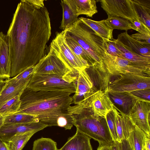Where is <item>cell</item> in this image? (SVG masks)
Masks as SVG:
<instances>
[{
	"label": "cell",
	"mask_w": 150,
	"mask_h": 150,
	"mask_svg": "<svg viewBox=\"0 0 150 150\" xmlns=\"http://www.w3.org/2000/svg\"><path fill=\"white\" fill-rule=\"evenodd\" d=\"M130 35L142 44L150 45V35L138 33Z\"/></svg>",
	"instance_id": "74e56055"
},
{
	"label": "cell",
	"mask_w": 150,
	"mask_h": 150,
	"mask_svg": "<svg viewBox=\"0 0 150 150\" xmlns=\"http://www.w3.org/2000/svg\"><path fill=\"white\" fill-rule=\"evenodd\" d=\"M112 110L114 115L119 142H120L123 139H128L135 126L128 115L119 109L114 105Z\"/></svg>",
	"instance_id": "9a60e30c"
},
{
	"label": "cell",
	"mask_w": 150,
	"mask_h": 150,
	"mask_svg": "<svg viewBox=\"0 0 150 150\" xmlns=\"http://www.w3.org/2000/svg\"><path fill=\"white\" fill-rule=\"evenodd\" d=\"M79 20L90 27L100 37L105 40H112L113 30L110 29L106 24L105 20L95 21L81 17Z\"/></svg>",
	"instance_id": "7402d4cb"
},
{
	"label": "cell",
	"mask_w": 150,
	"mask_h": 150,
	"mask_svg": "<svg viewBox=\"0 0 150 150\" xmlns=\"http://www.w3.org/2000/svg\"><path fill=\"white\" fill-rule=\"evenodd\" d=\"M105 119L113 141H117L119 142L112 110L107 114Z\"/></svg>",
	"instance_id": "836d02e7"
},
{
	"label": "cell",
	"mask_w": 150,
	"mask_h": 150,
	"mask_svg": "<svg viewBox=\"0 0 150 150\" xmlns=\"http://www.w3.org/2000/svg\"><path fill=\"white\" fill-rule=\"evenodd\" d=\"M10 71L8 43L7 36L4 34L0 50V79L10 78Z\"/></svg>",
	"instance_id": "ffe728a7"
},
{
	"label": "cell",
	"mask_w": 150,
	"mask_h": 150,
	"mask_svg": "<svg viewBox=\"0 0 150 150\" xmlns=\"http://www.w3.org/2000/svg\"></svg>",
	"instance_id": "681fc988"
},
{
	"label": "cell",
	"mask_w": 150,
	"mask_h": 150,
	"mask_svg": "<svg viewBox=\"0 0 150 150\" xmlns=\"http://www.w3.org/2000/svg\"><path fill=\"white\" fill-rule=\"evenodd\" d=\"M97 150H110L109 146H99Z\"/></svg>",
	"instance_id": "bcb514c9"
},
{
	"label": "cell",
	"mask_w": 150,
	"mask_h": 150,
	"mask_svg": "<svg viewBox=\"0 0 150 150\" xmlns=\"http://www.w3.org/2000/svg\"><path fill=\"white\" fill-rule=\"evenodd\" d=\"M4 118V117L0 115V128L3 124Z\"/></svg>",
	"instance_id": "c3c4849f"
},
{
	"label": "cell",
	"mask_w": 150,
	"mask_h": 150,
	"mask_svg": "<svg viewBox=\"0 0 150 150\" xmlns=\"http://www.w3.org/2000/svg\"><path fill=\"white\" fill-rule=\"evenodd\" d=\"M105 21L107 25L111 29H117L125 30V31L131 29L134 30V28L129 21L121 17L109 16Z\"/></svg>",
	"instance_id": "83f0119b"
},
{
	"label": "cell",
	"mask_w": 150,
	"mask_h": 150,
	"mask_svg": "<svg viewBox=\"0 0 150 150\" xmlns=\"http://www.w3.org/2000/svg\"><path fill=\"white\" fill-rule=\"evenodd\" d=\"M131 22L134 27V30L140 33L150 35V28L138 19H137Z\"/></svg>",
	"instance_id": "8d00e7d4"
},
{
	"label": "cell",
	"mask_w": 150,
	"mask_h": 150,
	"mask_svg": "<svg viewBox=\"0 0 150 150\" xmlns=\"http://www.w3.org/2000/svg\"><path fill=\"white\" fill-rule=\"evenodd\" d=\"M35 66L29 67L16 76L5 79L7 86L28 83L33 74Z\"/></svg>",
	"instance_id": "f1b7e54d"
},
{
	"label": "cell",
	"mask_w": 150,
	"mask_h": 150,
	"mask_svg": "<svg viewBox=\"0 0 150 150\" xmlns=\"http://www.w3.org/2000/svg\"><path fill=\"white\" fill-rule=\"evenodd\" d=\"M51 30L49 13L45 7H37L26 0L21 1L6 35L11 77L35 66L45 56Z\"/></svg>",
	"instance_id": "6da1fadb"
},
{
	"label": "cell",
	"mask_w": 150,
	"mask_h": 150,
	"mask_svg": "<svg viewBox=\"0 0 150 150\" xmlns=\"http://www.w3.org/2000/svg\"><path fill=\"white\" fill-rule=\"evenodd\" d=\"M71 94L63 91H35L26 88L20 95V106L16 113L34 116L48 127L70 129L73 125L69 111L72 104Z\"/></svg>",
	"instance_id": "7a4b0ae2"
},
{
	"label": "cell",
	"mask_w": 150,
	"mask_h": 150,
	"mask_svg": "<svg viewBox=\"0 0 150 150\" xmlns=\"http://www.w3.org/2000/svg\"><path fill=\"white\" fill-rule=\"evenodd\" d=\"M109 147L110 150H120V142L117 141H113Z\"/></svg>",
	"instance_id": "60d3db41"
},
{
	"label": "cell",
	"mask_w": 150,
	"mask_h": 150,
	"mask_svg": "<svg viewBox=\"0 0 150 150\" xmlns=\"http://www.w3.org/2000/svg\"><path fill=\"white\" fill-rule=\"evenodd\" d=\"M61 5L63 10L62 18L59 27L65 30L70 27L78 19V17L66 0L61 1Z\"/></svg>",
	"instance_id": "cb8c5ba5"
},
{
	"label": "cell",
	"mask_w": 150,
	"mask_h": 150,
	"mask_svg": "<svg viewBox=\"0 0 150 150\" xmlns=\"http://www.w3.org/2000/svg\"><path fill=\"white\" fill-rule=\"evenodd\" d=\"M114 103L105 90H97L92 96L89 106L94 115L105 118L107 114L112 110Z\"/></svg>",
	"instance_id": "5bb4252c"
},
{
	"label": "cell",
	"mask_w": 150,
	"mask_h": 150,
	"mask_svg": "<svg viewBox=\"0 0 150 150\" xmlns=\"http://www.w3.org/2000/svg\"><path fill=\"white\" fill-rule=\"evenodd\" d=\"M116 43L117 47L121 52L120 58L132 63L140 69L150 72V57L142 56L131 52L116 39Z\"/></svg>",
	"instance_id": "ac0fdd59"
},
{
	"label": "cell",
	"mask_w": 150,
	"mask_h": 150,
	"mask_svg": "<svg viewBox=\"0 0 150 150\" xmlns=\"http://www.w3.org/2000/svg\"><path fill=\"white\" fill-rule=\"evenodd\" d=\"M104 40L105 52L112 56L121 58L122 56L121 52L116 46V39Z\"/></svg>",
	"instance_id": "e575fe53"
},
{
	"label": "cell",
	"mask_w": 150,
	"mask_h": 150,
	"mask_svg": "<svg viewBox=\"0 0 150 150\" xmlns=\"http://www.w3.org/2000/svg\"><path fill=\"white\" fill-rule=\"evenodd\" d=\"M40 121L16 124H3L0 128V138L6 142L16 134L35 131L36 132L47 127Z\"/></svg>",
	"instance_id": "4fadbf2b"
},
{
	"label": "cell",
	"mask_w": 150,
	"mask_h": 150,
	"mask_svg": "<svg viewBox=\"0 0 150 150\" xmlns=\"http://www.w3.org/2000/svg\"><path fill=\"white\" fill-rule=\"evenodd\" d=\"M6 83L5 80L0 79V93L4 88Z\"/></svg>",
	"instance_id": "f6af8a7d"
},
{
	"label": "cell",
	"mask_w": 150,
	"mask_h": 150,
	"mask_svg": "<svg viewBox=\"0 0 150 150\" xmlns=\"http://www.w3.org/2000/svg\"><path fill=\"white\" fill-rule=\"evenodd\" d=\"M91 139L76 130L75 134L70 137L58 150H93L90 143Z\"/></svg>",
	"instance_id": "d6986e66"
},
{
	"label": "cell",
	"mask_w": 150,
	"mask_h": 150,
	"mask_svg": "<svg viewBox=\"0 0 150 150\" xmlns=\"http://www.w3.org/2000/svg\"><path fill=\"white\" fill-rule=\"evenodd\" d=\"M150 102L137 100L127 114L133 123L150 135Z\"/></svg>",
	"instance_id": "7c38bea8"
},
{
	"label": "cell",
	"mask_w": 150,
	"mask_h": 150,
	"mask_svg": "<svg viewBox=\"0 0 150 150\" xmlns=\"http://www.w3.org/2000/svg\"><path fill=\"white\" fill-rule=\"evenodd\" d=\"M150 135H146L145 142L144 150H150Z\"/></svg>",
	"instance_id": "ee69618b"
},
{
	"label": "cell",
	"mask_w": 150,
	"mask_h": 150,
	"mask_svg": "<svg viewBox=\"0 0 150 150\" xmlns=\"http://www.w3.org/2000/svg\"><path fill=\"white\" fill-rule=\"evenodd\" d=\"M33 74L59 75L70 83L74 82L78 74L71 71L63 62L50 50L35 66Z\"/></svg>",
	"instance_id": "52a82bcc"
},
{
	"label": "cell",
	"mask_w": 150,
	"mask_h": 150,
	"mask_svg": "<svg viewBox=\"0 0 150 150\" xmlns=\"http://www.w3.org/2000/svg\"><path fill=\"white\" fill-rule=\"evenodd\" d=\"M35 91H63L71 94L76 91L74 82L70 83L55 74H33L27 88Z\"/></svg>",
	"instance_id": "5b68a950"
},
{
	"label": "cell",
	"mask_w": 150,
	"mask_h": 150,
	"mask_svg": "<svg viewBox=\"0 0 150 150\" xmlns=\"http://www.w3.org/2000/svg\"><path fill=\"white\" fill-rule=\"evenodd\" d=\"M139 4L150 8V0H134Z\"/></svg>",
	"instance_id": "b9f144b4"
},
{
	"label": "cell",
	"mask_w": 150,
	"mask_h": 150,
	"mask_svg": "<svg viewBox=\"0 0 150 150\" xmlns=\"http://www.w3.org/2000/svg\"><path fill=\"white\" fill-rule=\"evenodd\" d=\"M74 82L76 89L72 97V104H90L92 96L97 90L85 69L79 72Z\"/></svg>",
	"instance_id": "8fae6325"
},
{
	"label": "cell",
	"mask_w": 150,
	"mask_h": 150,
	"mask_svg": "<svg viewBox=\"0 0 150 150\" xmlns=\"http://www.w3.org/2000/svg\"><path fill=\"white\" fill-rule=\"evenodd\" d=\"M111 82L105 90L108 93H129L133 91L150 89V76L127 73Z\"/></svg>",
	"instance_id": "ba28073f"
},
{
	"label": "cell",
	"mask_w": 150,
	"mask_h": 150,
	"mask_svg": "<svg viewBox=\"0 0 150 150\" xmlns=\"http://www.w3.org/2000/svg\"><path fill=\"white\" fill-rule=\"evenodd\" d=\"M103 9L108 16L122 18L132 22L138 19L132 0H100Z\"/></svg>",
	"instance_id": "30bf717a"
},
{
	"label": "cell",
	"mask_w": 150,
	"mask_h": 150,
	"mask_svg": "<svg viewBox=\"0 0 150 150\" xmlns=\"http://www.w3.org/2000/svg\"><path fill=\"white\" fill-rule=\"evenodd\" d=\"M116 40L131 52L142 56L150 57V45L141 44L127 31L119 34Z\"/></svg>",
	"instance_id": "2e32d148"
},
{
	"label": "cell",
	"mask_w": 150,
	"mask_h": 150,
	"mask_svg": "<svg viewBox=\"0 0 150 150\" xmlns=\"http://www.w3.org/2000/svg\"><path fill=\"white\" fill-rule=\"evenodd\" d=\"M4 34L2 32H0V50Z\"/></svg>",
	"instance_id": "7dc6e473"
},
{
	"label": "cell",
	"mask_w": 150,
	"mask_h": 150,
	"mask_svg": "<svg viewBox=\"0 0 150 150\" xmlns=\"http://www.w3.org/2000/svg\"><path fill=\"white\" fill-rule=\"evenodd\" d=\"M137 100H142L150 102V89H140L129 93Z\"/></svg>",
	"instance_id": "d590c367"
},
{
	"label": "cell",
	"mask_w": 150,
	"mask_h": 150,
	"mask_svg": "<svg viewBox=\"0 0 150 150\" xmlns=\"http://www.w3.org/2000/svg\"><path fill=\"white\" fill-rule=\"evenodd\" d=\"M73 125L81 133L98 142L99 146H110L113 141L105 118L94 115L89 105L80 103L69 109Z\"/></svg>",
	"instance_id": "3957f363"
},
{
	"label": "cell",
	"mask_w": 150,
	"mask_h": 150,
	"mask_svg": "<svg viewBox=\"0 0 150 150\" xmlns=\"http://www.w3.org/2000/svg\"><path fill=\"white\" fill-rule=\"evenodd\" d=\"M146 134L135 126L127 139L133 150H144Z\"/></svg>",
	"instance_id": "484cf974"
},
{
	"label": "cell",
	"mask_w": 150,
	"mask_h": 150,
	"mask_svg": "<svg viewBox=\"0 0 150 150\" xmlns=\"http://www.w3.org/2000/svg\"><path fill=\"white\" fill-rule=\"evenodd\" d=\"M138 19L150 28V8L141 5L132 0Z\"/></svg>",
	"instance_id": "1f68e13d"
},
{
	"label": "cell",
	"mask_w": 150,
	"mask_h": 150,
	"mask_svg": "<svg viewBox=\"0 0 150 150\" xmlns=\"http://www.w3.org/2000/svg\"><path fill=\"white\" fill-rule=\"evenodd\" d=\"M64 30L92 57L103 72L106 71L102 60L106 51L101 38L78 18Z\"/></svg>",
	"instance_id": "277c9868"
},
{
	"label": "cell",
	"mask_w": 150,
	"mask_h": 150,
	"mask_svg": "<svg viewBox=\"0 0 150 150\" xmlns=\"http://www.w3.org/2000/svg\"><path fill=\"white\" fill-rule=\"evenodd\" d=\"M21 94L9 100L0 108V115L4 117L18 111L21 105Z\"/></svg>",
	"instance_id": "4dcf8cb0"
},
{
	"label": "cell",
	"mask_w": 150,
	"mask_h": 150,
	"mask_svg": "<svg viewBox=\"0 0 150 150\" xmlns=\"http://www.w3.org/2000/svg\"><path fill=\"white\" fill-rule=\"evenodd\" d=\"M0 150H10L7 143L0 138Z\"/></svg>",
	"instance_id": "7bdbcfd3"
},
{
	"label": "cell",
	"mask_w": 150,
	"mask_h": 150,
	"mask_svg": "<svg viewBox=\"0 0 150 150\" xmlns=\"http://www.w3.org/2000/svg\"><path fill=\"white\" fill-rule=\"evenodd\" d=\"M32 150H58L56 142L49 138H41L35 140Z\"/></svg>",
	"instance_id": "d6a6232c"
},
{
	"label": "cell",
	"mask_w": 150,
	"mask_h": 150,
	"mask_svg": "<svg viewBox=\"0 0 150 150\" xmlns=\"http://www.w3.org/2000/svg\"><path fill=\"white\" fill-rule=\"evenodd\" d=\"M102 60L106 71L110 75L132 73L150 76V72L139 68L127 60L112 56L106 52Z\"/></svg>",
	"instance_id": "9c48e42d"
},
{
	"label": "cell",
	"mask_w": 150,
	"mask_h": 150,
	"mask_svg": "<svg viewBox=\"0 0 150 150\" xmlns=\"http://www.w3.org/2000/svg\"><path fill=\"white\" fill-rule=\"evenodd\" d=\"M50 50L55 53L75 74L90 67L86 62L80 59L68 45L65 40L64 30L56 33L50 43Z\"/></svg>",
	"instance_id": "8992f818"
},
{
	"label": "cell",
	"mask_w": 150,
	"mask_h": 150,
	"mask_svg": "<svg viewBox=\"0 0 150 150\" xmlns=\"http://www.w3.org/2000/svg\"><path fill=\"white\" fill-rule=\"evenodd\" d=\"M120 150H133L127 139L122 140L120 142Z\"/></svg>",
	"instance_id": "f35d334b"
},
{
	"label": "cell",
	"mask_w": 150,
	"mask_h": 150,
	"mask_svg": "<svg viewBox=\"0 0 150 150\" xmlns=\"http://www.w3.org/2000/svg\"><path fill=\"white\" fill-rule=\"evenodd\" d=\"M39 121L34 116L21 113H15L4 117L3 124L27 123Z\"/></svg>",
	"instance_id": "f546056e"
},
{
	"label": "cell",
	"mask_w": 150,
	"mask_h": 150,
	"mask_svg": "<svg viewBox=\"0 0 150 150\" xmlns=\"http://www.w3.org/2000/svg\"><path fill=\"white\" fill-rule=\"evenodd\" d=\"M28 83L14 86H7L0 93V108L6 103L16 96L20 95L27 88Z\"/></svg>",
	"instance_id": "d4e9b609"
},
{
	"label": "cell",
	"mask_w": 150,
	"mask_h": 150,
	"mask_svg": "<svg viewBox=\"0 0 150 150\" xmlns=\"http://www.w3.org/2000/svg\"><path fill=\"white\" fill-rule=\"evenodd\" d=\"M64 31L66 42L74 53L81 60L86 62L90 67H92L95 69L104 73L92 57L78 43Z\"/></svg>",
	"instance_id": "44dd1931"
},
{
	"label": "cell",
	"mask_w": 150,
	"mask_h": 150,
	"mask_svg": "<svg viewBox=\"0 0 150 150\" xmlns=\"http://www.w3.org/2000/svg\"><path fill=\"white\" fill-rule=\"evenodd\" d=\"M33 5L39 7H43L44 6V1L42 0H26Z\"/></svg>",
	"instance_id": "ab89813d"
},
{
	"label": "cell",
	"mask_w": 150,
	"mask_h": 150,
	"mask_svg": "<svg viewBox=\"0 0 150 150\" xmlns=\"http://www.w3.org/2000/svg\"><path fill=\"white\" fill-rule=\"evenodd\" d=\"M110 98L122 109L124 113L127 114L137 100L129 93H108Z\"/></svg>",
	"instance_id": "603a6c76"
},
{
	"label": "cell",
	"mask_w": 150,
	"mask_h": 150,
	"mask_svg": "<svg viewBox=\"0 0 150 150\" xmlns=\"http://www.w3.org/2000/svg\"><path fill=\"white\" fill-rule=\"evenodd\" d=\"M67 2L77 16L81 15L92 17L98 13L96 0H66Z\"/></svg>",
	"instance_id": "e0dca14e"
},
{
	"label": "cell",
	"mask_w": 150,
	"mask_h": 150,
	"mask_svg": "<svg viewBox=\"0 0 150 150\" xmlns=\"http://www.w3.org/2000/svg\"><path fill=\"white\" fill-rule=\"evenodd\" d=\"M36 132L16 134L6 142L10 150H22L27 142Z\"/></svg>",
	"instance_id": "4316f807"
}]
</instances>
